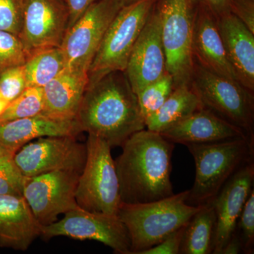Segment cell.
I'll list each match as a JSON object with an SVG mask.
<instances>
[{"label": "cell", "mask_w": 254, "mask_h": 254, "mask_svg": "<svg viewBox=\"0 0 254 254\" xmlns=\"http://www.w3.org/2000/svg\"><path fill=\"white\" fill-rule=\"evenodd\" d=\"M75 120L81 132L104 140L111 148L122 146L145 128L138 98L125 71H113L87 85Z\"/></svg>", "instance_id": "obj_1"}, {"label": "cell", "mask_w": 254, "mask_h": 254, "mask_svg": "<svg viewBox=\"0 0 254 254\" xmlns=\"http://www.w3.org/2000/svg\"><path fill=\"white\" fill-rule=\"evenodd\" d=\"M115 160L121 203H149L174 194L170 180L174 143L143 129L131 135Z\"/></svg>", "instance_id": "obj_2"}, {"label": "cell", "mask_w": 254, "mask_h": 254, "mask_svg": "<svg viewBox=\"0 0 254 254\" xmlns=\"http://www.w3.org/2000/svg\"><path fill=\"white\" fill-rule=\"evenodd\" d=\"M189 190L149 203H121L118 216L126 228L130 254H141L186 225L201 205L187 202Z\"/></svg>", "instance_id": "obj_3"}, {"label": "cell", "mask_w": 254, "mask_h": 254, "mask_svg": "<svg viewBox=\"0 0 254 254\" xmlns=\"http://www.w3.org/2000/svg\"><path fill=\"white\" fill-rule=\"evenodd\" d=\"M254 144L253 136L187 145L195 165L187 203L198 206L211 202L239 169L253 161Z\"/></svg>", "instance_id": "obj_4"}, {"label": "cell", "mask_w": 254, "mask_h": 254, "mask_svg": "<svg viewBox=\"0 0 254 254\" xmlns=\"http://www.w3.org/2000/svg\"><path fill=\"white\" fill-rule=\"evenodd\" d=\"M85 145L86 162L76 187V203L88 211L118 215L121 200L111 147L91 134Z\"/></svg>", "instance_id": "obj_5"}, {"label": "cell", "mask_w": 254, "mask_h": 254, "mask_svg": "<svg viewBox=\"0 0 254 254\" xmlns=\"http://www.w3.org/2000/svg\"><path fill=\"white\" fill-rule=\"evenodd\" d=\"M157 1L138 0L120 10L92 61L88 85L98 81L108 73L125 71L133 47Z\"/></svg>", "instance_id": "obj_6"}, {"label": "cell", "mask_w": 254, "mask_h": 254, "mask_svg": "<svg viewBox=\"0 0 254 254\" xmlns=\"http://www.w3.org/2000/svg\"><path fill=\"white\" fill-rule=\"evenodd\" d=\"M190 85L203 108L254 136V92L194 62Z\"/></svg>", "instance_id": "obj_7"}, {"label": "cell", "mask_w": 254, "mask_h": 254, "mask_svg": "<svg viewBox=\"0 0 254 254\" xmlns=\"http://www.w3.org/2000/svg\"><path fill=\"white\" fill-rule=\"evenodd\" d=\"M197 0H158L167 72L175 87L190 83L193 72L192 38Z\"/></svg>", "instance_id": "obj_8"}, {"label": "cell", "mask_w": 254, "mask_h": 254, "mask_svg": "<svg viewBox=\"0 0 254 254\" xmlns=\"http://www.w3.org/2000/svg\"><path fill=\"white\" fill-rule=\"evenodd\" d=\"M123 6L121 0H97L68 28L60 46L66 69L88 76L105 33Z\"/></svg>", "instance_id": "obj_9"}, {"label": "cell", "mask_w": 254, "mask_h": 254, "mask_svg": "<svg viewBox=\"0 0 254 254\" xmlns=\"http://www.w3.org/2000/svg\"><path fill=\"white\" fill-rule=\"evenodd\" d=\"M62 220L41 227V236L48 240L67 237L78 240H94L120 254H130L126 228L118 215L93 213L79 206L64 214Z\"/></svg>", "instance_id": "obj_10"}, {"label": "cell", "mask_w": 254, "mask_h": 254, "mask_svg": "<svg viewBox=\"0 0 254 254\" xmlns=\"http://www.w3.org/2000/svg\"><path fill=\"white\" fill-rule=\"evenodd\" d=\"M80 174L62 170L26 177L23 195L41 226L78 206L75 195Z\"/></svg>", "instance_id": "obj_11"}, {"label": "cell", "mask_w": 254, "mask_h": 254, "mask_svg": "<svg viewBox=\"0 0 254 254\" xmlns=\"http://www.w3.org/2000/svg\"><path fill=\"white\" fill-rule=\"evenodd\" d=\"M86 157V145L76 137L45 136L21 147L14 160L23 176L31 177L55 170L81 173Z\"/></svg>", "instance_id": "obj_12"}, {"label": "cell", "mask_w": 254, "mask_h": 254, "mask_svg": "<svg viewBox=\"0 0 254 254\" xmlns=\"http://www.w3.org/2000/svg\"><path fill=\"white\" fill-rule=\"evenodd\" d=\"M68 23V8L64 0H24L18 37L28 58L41 50L60 47Z\"/></svg>", "instance_id": "obj_13"}, {"label": "cell", "mask_w": 254, "mask_h": 254, "mask_svg": "<svg viewBox=\"0 0 254 254\" xmlns=\"http://www.w3.org/2000/svg\"><path fill=\"white\" fill-rule=\"evenodd\" d=\"M166 71L160 15L155 5L133 47L125 73L137 95Z\"/></svg>", "instance_id": "obj_14"}, {"label": "cell", "mask_w": 254, "mask_h": 254, "mask_svg": "<svg viewBox=\"0 0 254 254\" xmlns=\"http://www.w3.org/2000/svg\"><path fill=\"white\" fill-rule=\"evenodd\" d=\"M254 165L251 161L230 177L212 200L216 215L213 254H220L235 233L242 209L254 189Z\"/></svg>", "instance_id": "obj_15"}, {"label": "cell", "mask_w": 254, "mask_h": 254, "mask_svg": "<svg viewBox=\"0 0 254 254\" xmlns=\"http://www.w3.org/2000/svg\"><path fill=\"white\" fill-rule=\"evenodd\" d=\"M192 55L193 61L202 67L239 81L225 53L216 17L206 6L198 2L193 22Z\"/></svg>", "instance_id": "obj_16"}, {"label": "cell", "mask_w": 254, "mask_h": 254, "mask_svg": "<svg viewBox=\"0 0 254 254\" xmlns=\"http://www.w3.org/2000/svg\"><path fill=\"white\" fill-rule=\"evenodd\" d=\"M160 133L172 143L185 145L253 137L204 108Z\"/></svg>", "instance_id": "obj_17"}, {"label": "cell", "mask_w": 254, "mask_h": 254, "mask_svg": "<svg viewBox=\"0 0 254 254\" xmlns=\"http://www.w3.org/2000/svg\"><path fill=\"white\" fill-rule=\"evenodd\" d=\"M41 227L23 195H0V247L25 252Z\"/></svg>", "instance_id": "obj_18"}, {"label": "cell", "mask_w": 254, "mask_h": 254, "mask_svg": "<svg viewBox=\"0 0 254 254\" xmlns=\"http://www.w3.org/2000/svg\"><path fill=\"white\" fill-rule=\"evenodd\" d=\"M81 132L75 119L57 118L42 113L0 123V143L16 153L26 143L41 137H76Z\"/></svg>", "instance_id": "obj_19"}, {"label": "cell", "mask_w": 254, "mask_h": 254, "mask_svg": "<svg viewBox=\"0 0 254 254\" xmlns=\"http://www.w3.org/2000/svg\"><path fill=\"white\" fill-rule=\"evenodd\" d=\"M216 18L225 53L238 81L254 92V33L231 12Z\"/></svg>", "instance_id": "obj_20"}, {"label": "cell", "mask_w": 254, "mask_h": 254, "mask_svg": "<svg viewBox=\"0 0 254 254\" xmlns=\"http://www.w3.org/2000/svg\"><path fill=\"white\" fill-rule=\"evenodd\" d=\"M88 83V76L65 68L43 87V113L57 118L75 119Z\"/></svg>", "instance_id": "obj_21"}, {"label": "cell", "mask_w": 254, "mask_h": 254, "mask_svg": "<svg viewBox=\"0 0 254 254\" xmlns=\"http://www.w3.org/2000/svg\"><path fill=\"white\" fill-rule=\"evenodd\" d=\"M201 103L190 83L176 87L155 113L145 120V128L161 133L202 109Z\"/></svg>", "instance_id": "obj_22"}, {"label": "cell", "mask_w": 254, "mask_h": 254, "mask_svg": "<svg viewBox=\"0 0 254 254\" xmlns=\"http://www.w3.org/2000/svg\"><path fill=\"white\" fill-rule=\"evenodd\" d=\"M216 215L211 202L202 205L185 227L180 254H213Z\"/></svg>", "instance_id": "obj_23"}, {"label": "cell", "mask_w": 254, "mask_h": 254, "mask_svg": "<svg viewBox=\"0 0 254 254\" xmlns=\"http://www.w3.org/2000/svg\"><path fill=\"white\" fill-rule=\"evenodd\" d=\"M65 68L66 61L60 47L38 52L23 64L27 87L43 88Z\"/></svg>", "instance_id": "obj_24"}, {"label": "cell", "mask_w": 254, "mask_h": 254, "mask_svg": "<svg viewBox=\"0 0 254 254\" xmlns=\"http://www.w3.org/2000/svg\"><path fill=\"white\" fill-rule=\"evenodd\" d=\"M44 110L43 88L27 87L17 98L9 103L0 115V123L29 118Z\"/></svg>", "instance_id": "obj_25"}, {"label": "cell", "mask_w": 254, "mask_h": 254, "mask_svg": "<svg viewBox=\"0 0 254 254\" xmlns=\"http://www.w3.org/2000/svg\"><path fill=\"white\" fill-rule=\"evenodd\" d=\"M175 88L173 78L166 71L163 76L145 86L136 95L145 120L163 105Z\"/></svg>", "instance_id": "obj_26"}, {"label": "cell", "mask_w": 254, "mask_h": 254, "mask_svg": "<svg viewBox=\"0 0 254 254\" xmlns=\"http://www.w3.org/2000/svg\"><path fill=\"white\" fill-rule=\"evenodd\" d=\"M28 58L19 38L0 30V75L8 68L24 64Z\"/></svg>", "instance_id": "obj_27"}, {"label": "cell", "mask_w": 254, "mask_h": 254, "mask_svg": "<svg viewBox=\"0 0 254 254\" xmlns=\"http://www.w3.org/2000/svg\"><path fill=\"white\" fill-rule=\"evenodd\" d=\"M25 180L14 155L0 158V195H23Z\"/></svg>", "instance_id": "obj_28"}, {"label": "cell", "mask_w": 254, "mask_h": 254, "mask_svg": "<svg viewBox=\"0 0 254 254\" xmlns=\"http://www.w3.org/2000/svg\"><path fill=\"white\" fill-rule=\"evenodd\" d=\"M235 235L240 239L242 252L253 254L254 251V190L251 192L237 221Z\"/></svg>", "instance_id": "obj_29"}, {"label": "cell", "mask_w": 254, "mask_h": 254, "mask_svg": "<svg viewBox=\"0 0 254 254\" xmlns=\"http://www.w3.org/2000/svg\"><path fill=\"white\" fill-rule=\"evenodd\" d=\"M27 88L23 65L8 68L0 75V100L9 103Z\"/></svg>", "instance_id": "obj_30"}, {"label": "cell", "mask_w": 254, "mask_h": 254, "mask_svg": "<svg viewBox=\"0 0 254 254\" xmlns=\"http://www.w3.org/2000/svg\"><path fill=\"white\" fill-rule=\"evenodd\" d=\"M24 0H0V30L18 36L22 27Z\"/></svg>", "instance_id": "obj_31"}, {"label": "cell", "mask_w": 254, "mask_h": 254, "mask_svg": "<svg viewBox=\"0 0 254 254\" xmlns=\"http://www.w3.org/2000/svg\"><path fill=\"white\" fill-rule=\"evenodd\" d=\"M185 227L178 229L170 234L158 245L143 251L141 254H179L181 248Z\"/></svg>", "instance_id": "obj_32"}, {"label": "cell", "mask_w": 254, "mask_h": 254, "mask_svg": "<svg viewBox=\"0 0 254 254\" xmlns=\"http://www.w3.org/2000/svg\"><path fill=\"white\" fill-rule=\"evenodd\" d=\"M230 11L254 33V0H231Z\"/></svg>", "instance_id": "obj_33"}, {"label": "cell", "mask_w": 254, "mask_h": 254, "mask_svg": "<svg viewBox=\"0 0 254 254\" xmlns=\"http://www.w3.org/2000/svg\"><path fill=\"white\" fill-rule=\"evenodd\" d=\"M97 0H65L68 11V28L81 17L92 4Z\"/></svg>", "instance_id": "obj_34"}, {"label": "cell", "mask_w": 254, "mask_h": 254, "mask_svg": "<svg viewBox=\"0 0 254 254\" xmlns=\"http://www.w3.org/2000/svg\"><path fill=\"white\" fill-rule=\"evenodd\" d=\"M197 1L206 6L216 18L230 12L231 0H197Z\"/></svg>", "instance_id": "obj_35"}, {"label": "cell", "mask_w": 254, "mask_h": 254, "mask_svg": "<svg viewBox=\"0 0 254 254\" xmlns=\"http://www.w3.org/2000/svg\"><path fill=\"white\" fill-rule=\"evenodd\" d=\"M242 252H243L240 239L234 233L231 239L222 249L220 254H237Z\"/></svg>", "instance_id": "obj_36"}, {"label": "cell", "mask_w": 254, "mask_h": 254, "mask_svg": "<svg viewBox=\"0 0 254 254\" xmlns=\"http://www.w3.org/2000/svg\"><path fill=\"white\" fill-rule=\"evenodd\" d=\"M15 152L10 149L7 146L0 143V158L5 156H10V155H14Z\"/></svg>", "instance_id": "obj_37"}, {"label": "cell", "mask_w": 254, "mask_h": 254, "mask_svg": "<svg viewBox=\"0 0 254 254\" xmlns=\"http://www.w3.org/2000/svg\"><path fill=\"white\" fill-rule=\"evenodd\" d=\"M8 105H9V103H6V102L0 100V115L3 113V112H4L5 109H6V107L8 106Z\"/></svg>", "instance_id": "obj_38"}, {"label": "cell", "mask_w": 254, "mask_h": 254, "mask_svg": "<svg viewBox=\"0 0 254 254\" xmlns=\"http://www.w3.org/2000/svg\"><path fill=\"white\" fill-rule=\"evenodd\" d=\"M121 1L122 2H123L124 6H126V5L132 4V3L138 1V0H121Z\"/></svg>", "instance_id": "obj_39"}, {"label": "cell", "mask_w": 254, "mask_h": 254, "mask_svg": "<svg viewBox=\"0 0 254 254\" xmlns=\"http://www.w3.org/2000/svg\"><path fill=\"white\" fill-rule=\"evenodd\" d=\"M64 1H65V0H64Z\"/></svg>", "instance_id": "obj_40"}]
</instances>
